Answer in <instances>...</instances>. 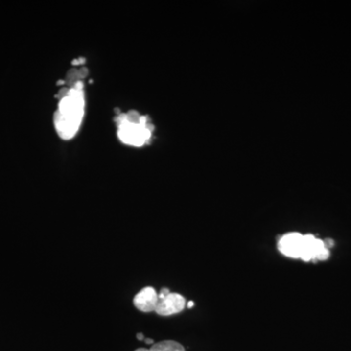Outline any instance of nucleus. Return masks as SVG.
<instances>
[{
  "label": "nucleus",
  "instance_id": "nucleus-1",
  "mask_svg": "<svg viewBox=\"0 0 351 351\" xmlns=\"http://www.w3.org/2000/svg\"><path fill=\"white\" fill-rule=\"evenodd\" d=\"M84 93L74 87L69 89L68 95L61 99L59 110L54 115L58 134L64 140L71 139L78 131L84 117Z\"/></svg>",
  "mask_w": 351,
  "mask_h": 351
},
{
  "label": "nucleus",
  "instance_id": "nucleus-2",
  "mask_svg": "<svg viewBox=\"0 0 351 351\" xmlns=\"http://www.w3.org/2000/svg\"><path fill=\"white\" fill-rule=\"evenodd\" d=\"M329 247L325 241L316 238L314 235H304L303 249L301 254V259L304 261L310 260H325L329 257Z\"/></svg>",
  "mask_w": 351,
  "mask_h": 351
},
{
  "label": "nucleus",
  "instance_id": "nucleus-3",
  "mask_svg": "<svg viewBox=\"0 0 351 351\" xmlns=\"http://www.w3.org/2000/svg\"><path fill=\"white\" fill-rule=\"evenodd\" d=\"M186 305L187 301L182 295L178 293H169L164 298L158 300L155 312L161 316H170L182 312Z\"/></svg>",
  "mask_w": 351,
  "mask_h": 351
},
{
  "label": "nucleus",
  "instance_id": "nucleus-4",
  "mask_svg": "<svg viewBox=\"0 0 351 351\" xmlns=\"http://www.w3.org/2000/svg\"><path fill=\"white\" fill-rule=\"evenodd\" d=\"M304 235L298 233H291L282 236L278 242L279 251L286 257L300 258L303 249Z\"/></svg>",
  "mask_w": 351,
  "mask_h": 351
},
{
  "label": "nucleus",
  "instance_id": "nucleus-5",
  "mask_svg": "<svg viewBox=\"0 0 351 351\" xmlns=\"http://www.w3.org/2000/svg\"><path fill=\"white\" fill-rule=\"evenodd\" d=\"M158 293L152 287H145L134 298V305L142 312L155 311L158 303Z\"/></svg>",
  "mask_w": 351,
  "mask_h": 351
},
{
  "label": "nucleus",
  "instance_id": "nucleus-6",
  "mask_svg": "<svg viewBox=\"0 0 351 351\" xmlns=\"http://www.w3.org/2000/svg\"><path fill=\"white\" fill-rule=\"evenodd\" d=\"M135 351H186L185 348L175 341H162L152 345L150 349H138Z\"/></svg>",
  "mask_w": 351,
  "mask_h": 351
},
{
  "label": "nucleus",
  "instance_id": "nucleus-7",
  "mask_svg": "<svg viewBox=\"0 0 351 351\" xmlns=\"http://www.w3.org/2000/svg\"><path fill=\"white\" fill-rule=\"evenodd\" d=\"M87 74H88V70L86 68H82L80 70H78V77L80 78L86 77Z\"/></svg>",
  "mask_w": 351,
  "mask_h": 351
},
{
  "label": "nucleus",
  "instance_id": "nucleus-8",
  "mask_svg": "<svg viewBox=\"0 0 351 351\" xmlns=\"http://www.w3.org/2000/svg\"><path fill=\"white\" fill-rule=\"evenodd\" d=\"M83 87H84V84L81 80H77L75 85H74V88L77 89V90H83Z\"/></svg>",
  "mask_w": 351,
  "mask_h": 351
},
{
  "label": "nucleus",
  "instance_id": "nucleus-9",
  "mask_svg": "<svg viewBox=\"0 0 351 351\" xmlns=\"http://www.w3.org/2000/svg\"><path fill=\"white\" fill-rule=\"evenodd\" d=\"M187 308H191V307L194 306V303L192 301H189V302H187Z\"/></svg>",
  "mask_w": 351,
  "mask_h": 351
},
{
  "label": "nucleus",
  "instance_id": "nucleus-10",
  "mask_svg": "<svg viewBox=\"0 0 351 351\" xmlns=\"http://www.w3.org/2000/svg\"><path fill=\"white\" fill-rule=\"evenodd\" d=\"M71 64H72V66H78V65H80V64H79V61H78V59H75V60H73V61L71 62Z\"/></svg>",
  "mask_w": 351,
  "mask_h": 351
},
{
  "label": "nucleus",
  "instance_id": "nucleus-11",
  "mask_svg": "<svg viewBox=\"0 0 351 351\" xmlns=\"http://www.w3.org/2000/svg\"><path fill=\"white\" fill-rule=\"evenodd\" d=\"M137 339H138V340H140V341L143 340V335H142L141 333H139V334L137 335Z\"/></svg>",
  "mask_w": 351,
  "mask_h": 351
},
{
  "label": "nucleus",
  "instance_id": "nucleus-12",
  "mask_svg": "<svg viewBox=\"0 0 351 351\" xmlns=\"http://www.w3.org/2000/svg\"><path fill=\"white\" fill-rule=\"evenodd\" d=\"M145 344H147V345H152V344H153V340H151V339H146V340H145Z\"/></svg>",
  "mask_w": 351,
  "mask_h": 351
},
{
  "label": "nucleus",
  "instance_id": "nucleus-13",
  "mask_svg": "<svg viewBox=\"0 0 351 351\" xmlns=\"http://www.w3.org/2000/svg\"><path fill=\"white\" fill-rule=\"evenodd\" d=\"M78 61H79V64H84L86 62V60H84V58H79Z\"/></svg>",
  "mask_w": 351,
  "mask_h": 351
},
{
  "label": "nucleus",
  "instance_id": "nucleus-14",
  "mask_svg": "<svg viewBox=\"0 0 351 351\" xmlns=\"http://www.w3.org/2000/svg\"><path fill=\"white\" fill-rule=\"evenodd\" d=\"M115 113L117 114V116H119V115H121L122 113L120 112V110L119 109H115Z\"/></svg>",
  "mask_w": 351,
  "mask_h": 351
},
{
  "label": "nucleus",
  "instance_id": "nucleus-15",
  "mask_svg": "<svg viewBox=\"0 0 351 351\" xmlns=\"http://www.w3.org/2000/svg\"><path fill=\"white\" fill-rule=\"evenodd\" d=\"M63 84H65V80H59L57 83V85H63Z\"/></svg>",
  "mask_w": 351,
  "mask_h": 351
}]
</instances>
